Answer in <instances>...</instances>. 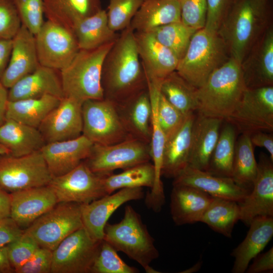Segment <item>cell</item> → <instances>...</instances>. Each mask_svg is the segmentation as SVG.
<instances>
[{
  "mask_svg": "<svg viewBox=\"0 0 273 273\" xmlns=\"http://www.w3.org/2000/svg\"><path fill=\"white\" fill-rule=\"evenodd\" d=\"M130 26L122 30L106 55L102 67L104 98L120 104L148 88Z\"/></svg>",
  "mask_w": 273,
  "mask_h": 273,
  "instance_id": "1",
  "label": "cell"
},
{
  "mask_svg": "<svg viewBox=\"0 0 273 273\" xmlns=\"http://www.w3.org/2000/svg\"><path fill=\"white\" fill-rule=\"evenodd\" d=\"M272 20L271 0H236L217 31L231 58L241 64Z\"/></svg>",
  "mask_w": 273,
  "mask_h": 273,
  "instance_id": "2",
  "label": "cell"
},
{
  "mask_svg": "<svg viewBox=\"0 0 273 273\" xmlns=\"http://www.w3.org/2000/svg\"><path fill=\"white\" fill-rule=\"evenodd\" d=\"M246 87L240 63L230 58L196 88L197 113L225 120L231 115Z\"/></svg>",
  "mask_w": 273,
  "mask_h": 273,
  "instance_id": "3",
  "label": "cell"
},
{
  "mask_svg": "<svg viewBox=\"0 0 273 273\" xmlns=\"http://www.w3.org/2000/svg\"><path fill=\"white\" fill-rule=\"evenodd\" d=\"M103 239L117 251L125 253L138 262L146 272H160L150 266L159 255L154 240L140 214L131 206H125L123 217L119 222L106 223Z\"/></svg>",
  "mask_w": 273,
  "mask_h": 273,
  "instance_id": "4",
  "label": "cell"
},
{
  "mask_svg": "<svg viewBox=\"0 0 273 273\" xmlns=\"http://www.w3.org/2000/svg\"><path fill=\"white\" fill-rule=\"evenodd\" d=\"M230 58L228 50L217 32L203 28L197 30L193 35L175 71L198 88Z\"/></svg>",
  "mask_w": 273,
  "mask_h": 273,
  "instance_id": "5",
  "label": "cell"
},
{
  "mask_svg": "<svg viewBox=\"0 0 273 273\" xmlns=\"http://www.w3.org/2000/svg\"><path fill=\"white\" fill-rule=\"evenodd\" d=\"M114 42L95 49L79 50L71 62L60 71L64 97L82 103L88 100L104 99L102 67Z\"/></svg>",
  "mask_w": 273,
  "mask_h": 273,
  "instance_id": "6",
  "label": "cell"
},
{
  "mask_svg": "<svg viewBox=\"0 0 273 273\" xmlns=\"http://www.w3.org/2000/svg\"><path fill=\"white\" fill-rule=\"evenodd\" d=\"M81 204L58 203L24 232L40 247L53 251L65 238L83 226Z\"/></svg>",
  "mask_w": 273,
  "mask_h": 273,
  "instance_id": "7",
  "label": "cell"
},
{
  "mask_svg": "<svg viewBox=\"0 0 273 273\" xmlns=\"http://www.w3.org/2000/svg\"><path fill=\"white\" fill-rule=\"evenodd\" d=\"M82 114V134L94 144L112 145L132 138L122 123L116 104L109 100L84 101Z\"/></svg>",
  "mask_w": 273,
  "mask_h": 273,
  "instance_id": "8",
  "label": "cell"
},
{
  "mask_svg": "<svg viewBox=\"0 0 273 273\" xmlns=\"http://www.w3.org/2000/svg\"><path fill=\"white\" fill-rule=\"evenodd\" d=\"M224 121L241 134L272 132L273 86L246 88L240 102Z\"/></svg>",
  "mask_w": 273,
  "mask_h": 273,
  "instance_id": "9",
  "label": "cell"
},
{
  "mask_svg": "<svg viewBox=\"0 0 273 273\" xmlns=\"http://www.w3.org/2000/svg\"><path fill=\"white\" fill-rule=\"evenodd\" d=\"M53 177L40 150L19 157L0 156V187L6 191L48 186Z\"/></svg>",
  "mask_w": 273,
  "mask_h": 273,
  "instance_id": "10",
  "label": "cell"
},
{
  "mask_svg": "<svg viewBox=\"0 0 273 273\" xmlns=\"http://www.w3.org/2000/svg\"><path fill=\"white\" fill-rule=\"evenodd\" d=\"M151 160L150 144L131 138L112 145L94 144L84 162L94 173L106 176Z\"/></svg>",
  "mask_w": 273,
  "mask_h": 273,
  "instance_id": "11",
  "label": "cell"
},
{
  "mask_svg": "<svg viewBox=\"0 0 273 273\" xmlns=\"http://www.w3.org/2000/svg\"><path fill=\"white\" fill-rule=\"evenodd\" d=\"M39 64L60 71L79 50L72 30L51 21H44L34 35Z\"/></svg>",
  "mask_w": 273,
  "mask_h": 273,
  "instance_id": "12",
  "label": "cell"
},
{
  "mask_svg": "<svg viewBox=\"0 0 273 273\" xmlns=\"http://www.w3.org/2000/svg\"><path fill=\"white\" fill-rule=\"evenodd\" d=\"M105 176L93 172L83 161L67 173L53 177L49 186L58 203H88L107 195Z\"/></svg>",
  "mask_w": 273,
  "mask_h": 273,
  "instance_id": "13",
  "label": "cell"
},
{
  "mask_svg": "<svg viewBox=\"0 0 273 273\" xmlns=\"http://www.w3.org/2000/svg\"><path fill=\"white\" fill-rule=\"evenodd\" d=\"M101 241L92 238L83 226L72 233L53 251L51 272H90Z\"/></svg>",
  "mask_w": 273,
  "mask_h": 273,
  "instance_id": "14",
  "label": "cell"
},
{
  "mask_svg": "<svg viewBox=\"0 0 273 273\" xmlns=\"http://www.w3.org/2000/svg\"><path fill=\"white\" fill-rule=\"evenodd\" d=\"M238 204L240 220L248 226L256 217L273 216V161L266 154L260 153L252 189Z\"/></svg>",
  "mask_w": 273,
  "mask_h": 273,
  "instance_id": "15",
  "label": "cell"
},
{
  "mask_svg": "<svg viewBox=\"0 0 273 273\" xmlns=\"http://www.w3.org/2000/svg\"><path fill=\"white\" fill-rule=\"evenodd\" d=\"M144 197L143 188H123L114 194L106 195L89 203L81 204L83 227L92 238L103 239L105 225L112 214L123 204Z\"/></svg>",
  "mask_w": 273,
  "mask_h": 273,
  "instance_id": "16",
  "label": "cell"
},
{
  "mask_svg": "<svg viewBox=\"0 0 273 273\" xmlns=\"http://www.w3.org/2000/svg\"><path fill=\"white\" fill-rule=\"evenodd\" d=\"M82 105L72 98L61 99L38 127L46 143L71 140L82 135Z\"/></svg>",
  "mask_w": 273,
  "mask_h": 273,
  "instance_id": "17",
  "label": "cell"
},
{
  "mask_svg": "<svg viewBox=\"0 0 273 273\" xmlns=\"http://www.w3.org/2000/svg\"><path fill=\"white\" fill-rule=\"evenodd\" d=\"M148 90L152 105L151 136L150 142L151 158L155 170V180L150 191L145 197L147 207L158 212L165 201L163 184L161 181L163 154L166 141L160 124L157 112V103L160 94V84L147 80Z\"/></svg>",
  "mask_w": 273,
  "mask_h": 273,
  "instance_id": "18",
  "label": "cell"
},
{
  "mask_svg": "<svg viewBox=\"0 0 273 273\" xmlns=\"http://www.w3.org/2000/svg\"><path fill=\"white\" fill-rule=\"evenodd\" d=\"M247 88L273 86V25L251 48L241 63Z\"/></svg>",
  "mask_w": 273,
  "mask_h": 273,
  "instance_id": "19",
  "label": "cell"
},
{
  "mask_svg": "<svg viewBox=\"0 0 273 273\" xmlns=\"http://www.w3.org/2000/svg\"><path fill=\"white\" fill-rule=\"evenodd\" d=\"M138 53L148 81L161 83L176 70L179 60L150 32L134 31Z\"/></svg>",
  "mask_w": 273,
  "mask_h": 273,
  "instance_id": "20",
  "label": "cell"
},
{
  "mask_svg": "<svg viewBox=\"0 0 273 273\" xmlns=\"http://www.w3.org/2000/svg\"><path fill=\"white\" fill-rule=\"evenodd\" d=\"M10 195V217L20 228L28 227L58 203L49 185L17 191Z\"/></svg>",
  "mask_w": 273,
  "mask_h": 273,
  "instance_id": "21",
  "label": "cell"
},
{
  "mask_svg": "<svg viewBox=\"0 0 273 273\" xmlns=\"http://www.w3.org/2000/svg\"><path fill=\"white\" fill-rule=\"evenodd\" d=\"M94 144L82 134L75 139L46 143L40 150L53 177L71 171L89 156Z\"/></svg>",
  "mask_w": 273,
  "mask_h": 273,
  "instance_id": "22",
  "label": "cell"
},
{
  "mask_svg": "<svg viewBox=\"0 0 273 273\" xmlns=\"http://www.w3.org/2000/svg\"><path fill=\"white\" fill-rule=\"evenodd\" d=\"M34 35L22 25L12 39L8 65L0 81L7 89L39 65Z\"/></svg>",
  "mask_w": 273,
  "mask_h": 273,
  "instance_id": "23",
  "label": "cell"
},
{
  "mask_svg": "<svg viewBox=\"0 0 273 273\" xmlns=\"http://www.w3.org/2000/svg\"><path fill=\"white\" fill-rule=\"evenodd\" d=\"M173 179V185L194 187L213 197L230 199L238 203L251 191L236 184L231 177L215 176L189 166Z\"/></svg>",
  "mask_w": 273,
  "mask_h": 273,
  "instance_id": "24",
  "label": "cell"
},
{
  "mask_svg": "<svg viewBox=\"0 0 273 273\" xmlns=\"http://www.w3.org/2000/svg\"><path fill=\"white\" fill-rule=\"evenodd\" d=\"M9 89V101L36 98L45 95L54 96L60 99L64 97L60 71L41 65Z\"/></svg>",
  "mask_w": 273,
  "mask_h": 273,
  "instance_id": "25",
  "label": "cell"
},
{
  "mask_svg": "<svg viewBox=\"0 0 273 273\" xmlns=\"http://www.w3.org/2000/svg\"><path fill=\"white\" fill-rule=\"evenodd\" d=\"M213 197L199 189L184 185H173L170 210L176 225L200 222Z\"/></svg>",
  "mask_w": 273,
  "mask_h": 273,
  "instance_id": "26",
  "label": "cell"
},
{
  "mask_svg": "<svg viewBox=\"0 0 273 273\" xmlns=\"http://www.w3.org/2000/svg\"><path fill=\"white\" fill-rule=\"evenodd\" d=\"M223 121L196 113L192 132L189 166L207 171Z\"/></svg>",
  "mask_w": 273,
  "mask_h": 273,
  "instance_id": "27",
  "label": "cell"
},
{
  "mask_svg": "<svg viewBox=\"0 0 273 273\" xmlns=\"http://www.w3.org/2000/svg\"><path fill=\"white\" fill-rule=\"evenodd\" d=\"M196 116L195 112L187 115L181 127L166 139L163 154L162 175L174 178L188 166Z\"/></svg>",
  "mask_w": 273,
  "mask_h": 273,
  "instance_id": "28",
  "label": "cell"
},
{
  "mask_svg": "<svg viewBox=\"0 0 273 273\" xmlns=\"http://www.w3.org/2000/svg\"><path fill=\"white\" fill-rule=\"evenodd\" d=\"M244 240L233 251L235 258L233 273H244L251 260L264 249L273 236V216H259L253 219Z\"/></svg>",
  "mask_w": 273,
  "mask_h": 273,
  "instance_id": "29",
  "label": "cell"
},
{
  "mask_svg": "<svg viewBox=\"0 0 273 273\" xmlns=\"http://www.w3.org/2000/svg\"><path fill=\"white\" fill-rule=\"evenodd\" d=\"M116 105L130 136L150 144L152 105L148 88Z\"/></svg>",
  "mask_w": 273,
  "mask_h": 273,
  "instance_id": "30",
  "label": "cell"
},
{
  "mask_svg": "<svg viewBox=\"0 0 273 273\" xmlns=\"http://www.w3.org/2000/svg\"><path fill=\"white\" fill-rule=\"evenodd\" d=\"M180 21L178 0H143L130 26L134 31L149 32L156 27Z\"/></svg>",
  "mask_w": 273,
  "mask_h": 273,
  "instance_id": "31",
  "label": "cell"
},
{
  "mask_svg": "<svg viewBox=\"0 0 273 273\" xmlns=\"http://www.w3.org/2000/svg\"><path fill=\"white\" fill-rule=\"evenodd\" d=\"M0 143L16 157L39 151L46 144L37 128L11 119L0 125Z\"/></svg>",
  "mask_w": 273,
  "mask_h": 273,
  "instance_id": "32",
  "label": "cell"
},
{
  "mask_svg": "<svg viewBox=\"0 0 273 273\" xmlns=\"http://www.w3.org/2000/svg\"><path fill=\"white\" fill-rule=\"evenodd\" d=\"M43 2L44 16L47 20L71 30L77 22L102 9L101 0H43Z\"/></svg>",
  "mask_w": 273,
  "mask_h": 273,
  "instance_id": "33",
  "label": "cell"
},
{
  "mask_svg": "<svg viewBox=\"0 0 273 273\" xmlns=\"http://www.w3.org/2000/svg\"><path fill=\"white\" fill-rule=\"evenodd\" d=\"M79 50H93L115 42L119 34L109 27L107 11L101 9L77 22L73 28Z\"/></svg>",
  "mask_w": 273,
  "mask_h": 273,
  "instance_id": "34",
  "label": "cell"
},
{
  "mask_svg": "<svg viewBox=\"0 0 273 273\" xmlns=\"http://www.w3.org/2000/svg\"><path fill=\"white\" fill-rule=\"evenodd\" d=\"M60 100L52 95L16 101L8 100L6 119H13L38 128L50 112L59 105Z\"/></svg>",
  "mask_w": 273,
  "mask_h": 273,
  "instance_id": "35",
  "label": "cell"
},
{
  "mask_svg": "<svg viewBox=\"0 0 273 273\" xmlns=\"http://www.w3.org/2000/svg\"><path fill=\"white\" fill-rule=\"evenodd\" d=\"M224 121L206 171L215 176L232 178L238 132L232 124Z\"/></svg>",
  "mask_w": 273,
  "mask_h": 273,
  "instance_id": "36",
  "label": "cell"
},
{
  "mask_svg": "<svg viewBox=\"0 0 273 273\" xmlns=\"http://www.w3.org/2000/svg\"><path fill=\"white\" fill-rule=\"evenodd\" d=\"M240 218V210L237 202L214 197L200 222L206 224L214 231L230 238L234 226Z\"/></svg>",
  "mask_w": 273,
  "mask_h": 273,
  "instance_id": "37",
  "label": "cell"
},
{
  "mask_svg": "<svg viewBox=\"0 0 273 273\" xmlns=\"http://www.w3.org/2000/svg\"><path fill=\"white\" fill-rule=\"evenodd\" d=\"M257 171V162L250 135L241 134L236 142L232 178L239 186L251 191Z\"/></svg>",
  "mask_w": 273,
  "mask_h": 273,
  "instance_id": "38",
  "label": "cell"
},
{
  "mask_svg": "<svg viewBox=\"0 0 273 273\" xmlns=\"http://www.w3.org/2000/svg\"><path fill=\"white\" fill-rule=\"evenodd\" d=\"M196 89L176 71L166 76L160 85V93L186 116L197 111Z\"/></svg>",
  "mask_w": 273,
  "mask_h": 273,
  "instance_id": "39",
  "label": "cell"
},
{
  "mask_svg": "<svg viewBox=\"0 0 273 273\" xmlns=\"http://www.w3.org/2000/svg\"><path fill=\"white\" fill-rule=\"evenodd\" d=\"M155 180V170L150 161L124 169L118 174H111L104 178L107 195L123 188L148 187L152 188Z\"/></svg>",
  "mask_w": 273,
  "mask_h": 273,
  "instance_id": "40",
  "label": "cell"
},
{
  "mask_svg": "<svg viewBox=\"0 0 273 273\" xmlns=\"http://www.w3.org/2000/svg\"><path fill=\"white\" fill-rule=\"evenodd\" d=\"M196 31L180 21L156 27L149 32L169 49L179 60L185 54Z\"/></svg>",
  "mask_w": 273,
  "mask_h": 273,
  "instance_id": "41",
  "label": "cell"
},
{
  "mask_svg": "<svg viewBox=\"0 0 273 273\" xmlns=\"http://www.w3.org/2000/svg\"><path fill=\"white\" fill-rule=\"evenodd\" d=\"M139 270L126 264L117 251L102 239L99 245L91 269V273H138Z\"/></svg>",
  "mask_w": 273,
  "mask_h": 273,
  "instance_id": "42",
  "label": "cell"
},
{
  "mask_svg": "<svg viewBox=\"0 0 273 273\" xmlns=\"http://www.w3.org/2000/svg\"><path fill=\"white\" fill-rule=\"evenodd\" d=\"M143 0H109L107 12L109 27L114 32L130 25Z\"/></svg>",
  "mask_w": 273,
  "mask_h": 273,
  "instance_id": "43",
  "label": "cell"
},
{
  "mask_svg": "<svg viewBox=\"0 0 273 273\" xmlns=\"http://www.w3.org/2000/svg\"><path fill=\"white\" fill-rule=\"evenodd\" d=\"M22 25L34 35L41 28L44 20L43 0H12Z\"/></svg>",
  "mask_w": 273,
  "mask_h": 273,
  "instance_id": "44",
  "label": "cell"
},
{
  "mask_svg": "<svg viewBox=\"0 0 273 273\" xmlns=\"http://www.w3.org/2000/svg\"><path fill=\"white\" fill-rule=\"evenodd\" d=\"M10 263L14 272L25 263L40 247L25 233L6 246Z\"/></svg>",
  "mask_w": 273,
  "mask_h": 273,
  "instance_id": "45",
  "label": "cell"
},
{
  "mask_svg": "<svg viewBox=\"0 0 273 273\" xmlns=\"http://www.w3.org/2000/svg\"><path fill=\"white\" fill-rule=\"evenodd\" d=\"M157 112L159 121L166 139L181 127L187 116L171 104L160 92L157 103Z\"/></svg>",
  "mask_w": 273,
  "mask_h": 273,
  "instance_id": "46",
  "label": "cell"
},
{
  "mask_svg": "<svg viewBox=\"0 0 273 273\" xmlns=\"http://www.w3.org/2000/svg\"><path fill=\"white\" fill-rule=\"evenodd\" d=\"M181 21L196 30L204 28L207 4V0H178Z\"/></svg>",
  "mask_w": 273,
  "mask_h": 273,
  "instance_id": "47",
  "label": "cell"
},
{
  "mask_svg": "<svg viewBox=\"0 0 273 273\" xmlns=\"http://www.w3.org/2000/svg\"><path fill=\"white\" fill-rule=\"evenodd\" d=\"M21 26L12 0H0V38L13 39Z\"/></svg>",
  "mask_w": 273,
  "mask_h": 273,
  "instance_id": "48",
  "label": "cell"
},
{
  "mask_svg": "<svg viewBox=\"0 0 273 273\" xmlns=\"http://www.w3.org/2000/svg\"><path fill=\"white\" fill-rule=\"evenodd\" d=\"M236 0H207V11L204 28L217 32Z\"/></svg>",
  "mask_w": 273,
  "mask_h": 273,
  "instance_id": "49",
  "label": "cell"
},
{
  "mask_svg": "<svg viewBox=\"0 0 273 273\" xmlns=\"http://www.w3.org/2000/svg\"><path fill=\"white\" fill-rule=\"evenodd\" d=\"M53 251L39 247L17 273H49L51 272Z\"/></svg>",
  "mask_w": 273,
  "mask_h": 273,
  "instance_id": "50",
  "label": "cell"
},
{
  "mask_svg": "<svg viewBox=\"0 0 273 273\" xmlns=\"http://www.w3.org/2000/svg\"><path fill=\"white\" fill-rule=\"evenodd\" d=\"M23 231L11 217L0 219V247H4L20 237Z\"/></svg>",
  "mask_w": 273,
  "mask_h": 273,
  "instance_id": "51",
  "label": "cell"
},
{
  "mask_svg": "<svg viewBox=\"0 0 273 273\" xmlns=\"http://www.w3.org/2000/svg\"><path fill=\"white\" fill-rule=\"evenodd\" d=\"M252 263L248 266L246 271L247 273H261L272 272L273 270V248L267 252L258 254Z\"/></svg>",
  "mask_w": 273,
  "mask_h": 273,
  "instance_id": "52",
  "label": "cell"
},
{
  "mask_svg": "<svg viewBox=\"0 0 273 273\" xmlns=\"http://www.w3.org/2000/svg\"><path fill=\"white\" fill-rule=\"evenodd\" d=\"M253 146L264 148L273 161V135L272 132L258 131L250 135Z\"/></svg>",
  "mask_w": 273,
  "mask_h": 273,
  "instance_id": "53",
  "label": "cell"
},
{
  "mask_svg": "<svg viewBox=\"0 0 273 273\" xmlns=\"http://www.w3.org/2000/svg\"><path fill=\"white\" fill-rule=\"evenodd\" d=\"M12 48V39L0 38V80L8 65Z\"/></svg>",
  "mask_w": 273,
  "mask_h": 273,
  "instance_id": "54",
  "label": "cell"
},
{
  "mask_svg": "<svg viewBox=\"0 0 273 273\" xmlns=\"http://www.w3.org/2000/svg\"><path fill=\"white\" fill-rule=\"evenodd\" d=\"M11 198L10 194L0 189V219L10 217Z\"/></svg>",
  "mask_w": 273,
  "mask_h": 273,
  "instance_id": "55",
  "label": "cell"
},
{
  "mask_svg": "<svg viewBox=\"0 0 273 273\" xmlns=\"http://www.w3.org/2000/svg\"><path fill=\"white\" fill-rule=\"evenodd\" d=\"M8 101V89L0 81V125L6 120V110Z\"/></svg>",
  "mask_w": 273,
  "mask_h": 273,
  "instance_id": "56",
  "label": "cell"
},
{
  "mask_svg": "<svg viewBox=\"0 0 273 273\" xmlns=\"http://www.w3.org/2000/svg\"><path fill=\"white\" fill-rule=\"evenodd\" d=\"M14 272V270L9 260L6 246L0 247V273Z\"/></svg>",
  "mask_w": 273,
  "mask_h": 273,
  "instance_id": "57",
  "label": "cell"
},
{
  "mask_svg": "<svg viewBox=\"0 0 273 273\" xmlns=\"http://www.w3.org/2000/svg\"><path fill=\"white\" fill-rule=\"evenodd\" d=\"M201 265H202V262H199L196 264H195V265H194L193 266L184 270V271H181V272L191 273V272L196 271L200 269V268L201 266Z\"/></svg>",
  "mask_w": 273,
  "mask_h": 273,
  "instance_id": "58",
  "label": "cell"
},
{
  "mask_svg": "<svg viewBox=\"0 0 273 273\" xmlns=\"http://www.w3.org/2000/svg\"><path fill=\"white\" fill-rule=\"evenodd\" d=\"M5 154H9V151L0 143V156Z\"/></svg>",
  "mask_w": 273,
  "mask_h": 273,
  "instance_id": "59",
  "label": "cell"
},
{
  "mask_svg": "<svg viewBox=\"0 0 273 273\" xmlns=\"http://www.w3.org/2000/svg\"><path fill=\"white\" fill-rule=\"evenodd\" d=\"M0 189H2L1 187H0Z\"/></svg>",
  "mask_w": 273,
  "mask_h": 273,
  "instance_id": "60",
  "label": "cell"
}]
</instances>
